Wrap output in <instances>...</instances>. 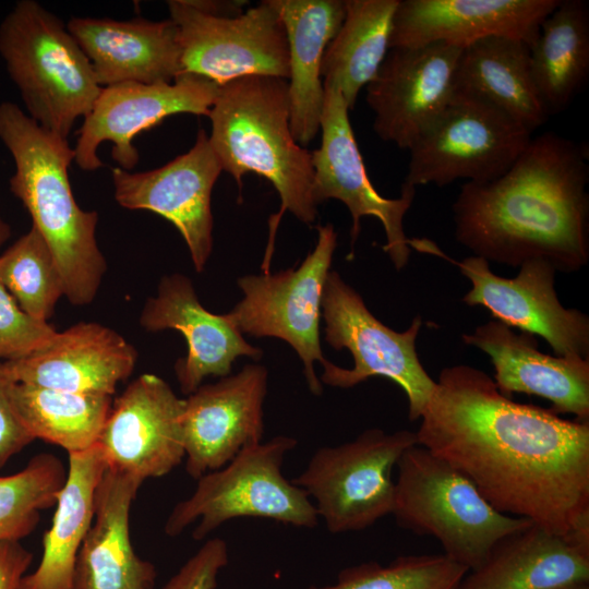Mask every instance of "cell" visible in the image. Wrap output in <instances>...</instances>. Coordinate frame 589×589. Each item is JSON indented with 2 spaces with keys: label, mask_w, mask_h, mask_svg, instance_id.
<instances>
[{
  "label": "cell",
  "mask_w": 589,
  "mask_h": 589,
  "mask_svg": "<svg viewBox=\"0 0 589 589\" xmlns=\"http://www.w3.org/2000/svg\"><path fill=\"white\" fill-rule=\"evenodd\" d=\"M184 399L155 374H142L112 402L98 438L108 468L142 481L171 472L184 459Z\"/></svg>",
  "instance_id": "cell-18"
},
{
  "label": "cell",
  "mask_w": 589,
  "mask_h": 589,
  "mask_svg": "<svg viewBox=\"0 0 589 589\" xmlns=\"http://www.w3.org/2000/svg\"><path fill=\"white\" fill-rule=\"evenodd\" d=\"M396 468L397 524L436 538L444 554L468 570L502 538L533 524L494 508L465 474L419 444L404 452Z\"/></svg>",
  "instance_id": "cell-6"
},
{
  "label": "cell",
  "mask_w": 589,
  "mask_h": 589,
  "mask_svg": "<svg viewBox=\"0 0 589 589\" xmlns=\"http://www.w3.org/2000/svg\"><path fill=\"white\" fill-rule=\"evenodd\" d=\"M468 572L445 554L404 555L346 567L334 584L306 589H457Z\"/></svg>",
  "instance_id": "cell-35"
},
{
  "label": "cell",
  "mask_w": 589,
  "mask_h": 589,
  "mask_svg": "<svg viewBox=\"0 0 589 589\" xmlns=\"http://www.w3.org/2000/svg\"><path fill=\"white\" fill-rule=\"evenodd\" d=\"M588 181L587 146L543 133L500 178L462 184L453 204L455 238L488 262L543 260L556 272H577L589 261Z\"/></svg>",
  "instance_id": "cell-2"
},
{
  "label": "cell",
  "mask_w": 589,
  "mask_h": 589,
  "mask_svg": "<svg viewBox=\"0 0 589 589\" xmlns=\"http://www.w3.org/2000/svg\"><path fill=\"white\" fill-rule=\"evenodd\" d=\"M531 76L550 115L564 110L589 75V8L584 0H561L541 22L529 46Z\"/></svg>",
  "instance_id": "cell-30"
},
{
  "label": "cell",
  "mask_w": 589,
  "mask_h": 589,
  "mask_svg": "<svg viewBox=\"0 0 589 589\" xmlns=\"http://www.w3.org/2000/svg\"><path fill=\"white\" fill-rule=\"evenodd\" d=\"M531 134L495 107L455 94L440 119L408 149L404 183L416 188L458 179L493 181L513 166Z\"/></svg>",
  "instance_id": "cell-11"
},
{
  "label": "cell",
  "mask_w": 589,
  "mask_h": 589,
  "mask_svg": "<svg viewBox=\"0 0 589 589\" xmlns=\"http://www.w3.org/2000/svg\"><path fill=\"white\" fill-rule=\"evenodd\" d=\"M65 478L62 461L49 453L35 455L13 474L0 476V541L29 536L40 512L56 505Z\"/></svg>",
  "instance_id": "cell-34"
},
{
  "label": "cell",
  "mask_w": 589,
  "mask_h": 589,
  "mask_svg": "<svg viewBox=\"0 0 589 589\" xmlns=\"http://www.w3.org/2000/svg\"><path fill=\"white\" fill-rule=\"evenodd\" d=\"M297 444L294 437L274 436L245 447L221 468L200 477L193 493L170 512L165 533L177 537L199 520L192 538L201 541L240 517L314 528L318 516L309 494L281 472L286 455Z\"/></svg>",
  "instance_id": "cell-7"
},
{
  "label": "cell",
  "mask_w": 589,
  "mask_h": 589,
  "mask_svg": "<svg viewBox=\"0 0 589 589\" xmlns=\"http://www.w3.org/2000/svg\"><path fill=\"white\" fill-rule=\"evenodd\" d=\"M208 118L209 143L240 191L242 177L254 172L274 185L281 212L306 225L315 221L312 154L292 135L287 80L249 75L227 82Z\"/></svg>",
  "instance_id": "cell-4"
},
{
  "label": "cell",
  "mask_w": 589,
  "mask_h": 589,
  "mask_svg": "<svg viewBox=\"0 0 589 589\" xmlns=\"http://www.w3.org/2000/svg\"><path fill=\"white\" fill-rule=\"evenodd\" d=\"M0 56L27 115L63 139L103 89L67 24L33 0L19 1L3 19Z\"/></svg>",
  "instance_id": "cell-5"
},
{
  "label": "cell",
  "mask_w": 589,
  "mask_h": 589,
  "mask_svg": "<svg viewBox=\"0 0 589 589\" xmlns=\"http://www.w3.org/2000/svg\"><path fill=\"white\" fill-rule=\"evenodd\" d=\"M316 229L317 243L298 267L240 277L243 298L226 316L241 334L287 341L303 363L310 392L318 396L323 386L314 362L326 360L320 344V321L337 233L332 224Z\"/></svg>",
  "instance_id": "cell-10"
},
{
  "label": "cell",
  "mask_w": 589,
  "mask_h": 589,
  "mask_svg": "<svg viewBox=\"0 0 589 589\" xmlns=\"http://www.w3.org/2000/svg\"><path fill=\"white\" fill-rule=\"evenodd\" d=\"M0 283L26 314L43 322L64 296L55 259L33 226L0 255Z\"/></svg>",
  "instance_id": "cell-33"
},
{
  "label": "cell",
  "mask_w": 589,
  "mask_h": 589,
  "mask_svg": "<svg viewBox=\"0 0 589 589\" xmlns=\"http://www.w3.org/2000/svg\"><path fill=\"white\" fill-rule=\"evenodd\" d=\"M167 3L178 28L182 74L199 75L219 86L249 75L289 80L287 33L272 0L235 17L208 14L190 0Z\"/></svg>",
  "instance_id": "cell-12"
},
{
  "label": "cell",
  "mask_w": 589,
  "mask_h": 589,
  "mask_svg": "<svg viewBox=\"0 0 589 589\" xmlns=\"http://www.w3.org/2000/svg\"><path fill=\"white\" fill-rule=\"evenodd\" d=\"M144 481L105 470L95 500V517L74 563L71 589H153L157 570L140 557L130 537V510Z\"/></svg>",
  "instance_id": "cell-25"
},
{
  "label": "cell",
  "mask_w": 589,
  "mask_h": 589,
  "mask_svg": "<svg viewBox=\"0 0 589 589\" xmlns=\"http://www.w3.org/2000/svg\"><path fill=\"white\" fill-rule=\"evenodd\" d=\"M409 247L446 259L469 279L462 297L469 306H483L498 322L545 339L555 356L589 358V317L577 309H566L557 298L555 268L546 261L530 260L519 266L514 278L494 274L482 257L455 261L429 240L409 239Z\"/></svg>",
  "instance_id": "cell-13"
},
{
  "label": "cell",
  "mask_w": 589,
  "mask_h": 589,
  "mask_svg": "<svg viewBox=\"0 0 589 589\" xmlns=\"http://www.w3.org/2000/svg\"><path fill=\"white\" fill-rule=\"evenodd\" d=\"M135 348L116 330L81 322L27 357L4 361L17 383L111 396L133 372Z\"/></svg>",
  "instance_id": "cell-23"
},
{
  "label": "cell",
  "mask_w": 589,
  "mask_h": 589,
  "mask_svg": "<svg viewBox=\"0 0 589 589\" xmlns=\"http://www.w3.org/2000/svg\"><path fill=\"white\" fill-rule=\"evenodd\" d=\"M416 444V432L368 429L353 441L316 449L291 482L314 500L317 516L330 533L360 531L392 514L393 470Z\"/></svg>",
  "instance_id": "cell-9"
},
{
  "label": "cell",
  "mask_w": 589,
  "mask_h": 589,
  "mask_svg": "<svg viewBox=\"0 0 589 589\" xmlns=\"http://www.w3.org/2000/svg\"><path fill=\"white\" fill-rule=\"evenodd\" d=\"M223 171L205 130L194 145L163 167L132 172L112 169L115 199L128 209H147L169 220L183 237L196 272L213 249L211 196Z\"/></svg>",
  "instance_id": "cell-17"
},
{
  "label": "cell",
  "mask_w": 589,
  "mask_h": 589,
  "mask_svg": "<svg viewBox=\"0 0 589 589\" xmlns=\"http://www.w3.org/2000/svg\"><path fill=\"white\" fill-rule=\"evenodd\" d=\"M454 87L455 94L495 107L530 133L549 118L531 76L529 45L520 38L489 36L465 46Z\"/></svg>",
  "instance_id": "cell-28"
},
{
  "label": "cell",
  "mask_w": 589,
  "mask_h": 589,
  "mask_svg": "<svg viewBox=\"0 0 589 589\" xmlns=\"http://www.w3.org/2000/svg\"><path fill=\"white\" fill-rule=\"evenodd\" d=\"M561 0H399L389 48L447 43L465 47L489 36L529 46Z\"/></svg>",
  "instance_id": "cell-21"
},
{
  "label": "cell",
  "mask_w": 589,
  "mask_h": 589,
  "mask_svg": "<svg viewBox=\"0 0 589 589\" xmlns=\"http://www.w3.org/2000/svg\"><path fill=\"white\" fill-rule=\"evenodd\" d=\"M32 561L33 553L20 541H0V589H20Z\"/></svg>",
  "instance_id": "cell-39"
},
{
  "label": "cell",
  "mask_w": 589,
  "mask_h": 589,
  "mask_svg": "<svg viewBox=\"0 0 589 589\" xmlns=\"http://www.w3.org/2000/svg\"><path fill=\"white\" fill-rule=\"evenodd\" d=\"M107 467L98 444L69 454L65 482L44 533L40 563L23 577L20 589H71L75 558L93 525L96 491Z\"/></svg>",
  "instance_id": "cell-29"
},
{
  "label": "cell",
  "mask_w": 589,
  "mask_h": 589,
  "mask_svg": "<svg viewBox=\"0 0 589 589\" xmlns=\"http://www.w3.org/2000/svg\"><path fill=\"white\" fill-rule=\"evenodd\" d=\"M10 235L9 225L0 217V247L9 239Z\"/></svg>",
  "instance_id": "cell-40"
},
{
  "label": "cell",
  "mask_w": 589,
  "mask_h": 589,
  "mask_svg": "<svg viewBox=\"0 0 589 589\" xmlns=\"http://www.w3.org/2000/svg\"><path fill=\"white\" fill-rule=\"evenodd\" d=\"M219 85L194 74H181L171 83H122L104 87L84 118L74 147V161L85 171L104 164L100 144L112 143L111 155L119 168L131 171L139 161L133 139L177 113L209 116Z\"/></svg>",
  "instance_id": "cell-15"
},
{
  "label": "cell",
  "mask_w": 589,
  "mask_h": 589,
  "mask_svg": "<svg viewBox=\"0 0 589 589\" xmlns=\"http://www.w3.org/2000/svg\"><path fill=\"white\" fill-rule=\"evenodd\" d=\"M15 411L33 436L68 454L97 444L112 406L111 396L73 393L23 383L12 389Z\"/></svg>",
  "instance_id": "cell-32"
},
{
  "label": "cell",
  "mask_w": 589,
  "mask_h": 589,
  "mask_svg": "<svg viewBox=\"0 0 589 589\" xmlns=\"http://www.w3.org/2000/svg\"><path fill=\"white\" fill-rule=\"evenodd\" d=\"M323 88L322 142L317 149L311 152L314 202L318 205L335 199L347 206L352 218L351 255L361 230V218H377L386 236L383 250L395 268L400 271L411 253L404 218L412 205L416 188L402 183L397 199H387L376 191L368 176L341 93L332 85H323Z\"/></svg>",
  "instance_id": "cell-14"
},
{
  "label": "cell",
  "mask_w": 589,
  "mask_h": 589,
  "mask_svg": "<svg viewBox=\"0 0 589 589\" xmlns=\"http://www.w3.org/2000/svg\"><path fill=\"white\" fill-rule=\"evenodd\" d=\"M0 140L15 164L11 192L29 213L74 305L93 302L107 269L96 241L98 214L82 209L72 193L69 166L74 148L43 129L16 104H0Z\"/></svg>",
  "instance_id": "cell-3"
},
{
  "label": "cell",
  "mask_w": 589,
  "mask_h": 589,
  "mask_svg": "<svg viewBox=\"0 0 589 589\" xmlns=\"http://www.w3.org/2000/svg\"><path fill=\"white\" fill-rule=\"evenodd\" d=\"M228 563L227 542L219 537L208 539L170 577L163 589H216L219 574Z\"/></svg>",
  "instance_id": "cell-37"
},
{
  "label": "cell",
  "mask_w": 589,
  "mask_h": 589,
  "mask_svg": "<svg viewBox=\"0 0 589 589\" xmlns=\"http://www.w3.org/2000/svg\"><path fill=\"white\" fill-rule=\"evenodd\" d=\"M589 582V550L534 524L502 538L457 589H557Z\"/></svg>",
  "instance_id": "cell-26"
},
{
  "label": "cell",
  "mask_w": 589,
  "mask_h": 589,
  "mask_svg": "<svg viewBox=\"0 0 589 589\" xmlns=\"http://www.w3.org/2000/svg\"><path fill=\"white\" fill-rule=\"evenodd\" d=\"M420 420L418 444L494 508L589 548V421L516 402L467 364L441 371Z\"/></svg>",
  "instance_id": "cell-1"
},
{
  "label": "cell",
  "mask_w": 589,
  "mask_h": 589,
  "mask_svg": "<svg viewBox=\"0 0 589 589\" xmlns=\"http://www.w3.org/2000/svg\"><path fill=\"white\" fill-rule=\"evenodd\" d=\"M462 48L447 43L389 48L365 86L378 137L409 149L440 119L455 95Z\"/></svg>",
  "instance_id": "cell-16"
},
{
  "label": "cell",
  "mask_w": 589,
  "mask_h": 589,
  "mask_svg": "<svg viewBox=\"0 0 589 589\" xmlns=\"http://www.w3.org/2000/svg\"><path fill=\"white\" fill-rule=\"evenodd\" d=\"M57 330L26 314L0 283V361H13L45 347Z\"/></svg>",
  "instance_id": "cell-36"
},
{
  "label": "cell",
  "mask_w": 589,
  "mask_h": 589,
  "mask_svg": "<svg viewBox=\"0 0 589 589\" xmlns=\"http://www.w3.org/2000/svg\"><path fill=\"white\" fill-rule=\"evenodd\" d=\"M15 383L5 363L0 361V468L34 441L13 405Z\"/></svg>",
  "instance_id": "cell-38"
},
{
  "label": "cell",
  "mask_w": 589,
  "mask_h": 589,
  "mask_svg": "<svg viewBox=\"0 0 589 589\" xmlns=\"http://www.w3.org/2000/svg\"><path fill=\"white\" fill-rule=\"evenodd\" d=\"M65 24L103 88L171 83L182 74L178 28L171 19L72 17Z\"/></svg>",
  "instance_id": "cell-24"
},
{
  "label": "cell",
  "mask_w": 589,
  "mask_h": 589,
  "mask_svg": "<svg viewBox=\"0 0 589 589\" xmlns=\"http://www.w3.org/2000/svg\"><path fill=\"white\" fill-rule=\"evenodd\" d=\"M322 315L326 342L336 350L348 349L353 357L352 369L325 360L322 384L350 388L372 376L386 377L405 392L409 420H419L436 384L416 350L421 316L417 315L405 332L392 329L370 312L361 296L335 271H329L324 285Z\"/></svg>",
  "instance_id": "cell-8"
},
{
  "label": "cell",
  "mask_w": 589,
  "mask_h": 589,
  "mask_svg": "<svg viewBox=\"0 0 589 589\" xmlns=\"http://www.w3.org/2000/svg\"><path fill=\"white\" fill-rule=\"evenodd\" d=\"M284 23L289 47L290 129L308 145L318 133L324 103L321 62L345 19L342 0H272Z\"/></svg>",
  "instance_id": "cell-27"
},
{
  "label": "cell",
  "mask_w": 589,
  "mask_h": 589,
  "mask_svg": "<svg viewBox=\"0 0 589 589\" xmlns=\"http://www.w3.org/2000/svg\"><path fill=\"white\" fill-rule=\"evenodd\" d=\"M148 332L176 329L187 340L188 353L175 364L183 394L190 395L207 376L225 377L238 357L260 360L263 351L250 345L226 314H214L197 299L184 275L164 276L156 297L149 298L140 316Z\"/></svg>",
  "instance_id": "cell-20"
},
{
  "label": "cell",
  "mask_w": 589,
  "mask_h": 589,
  "mask_svg": "<svg viewBox=\"0 0 589 589\" xmlns=\"http://www.w3.org/2000/svg\"><path fill=\"white\" fill-rule=\"evenodd\" d=\"M399 0H345L346 13L322 62L323 85L335 86L349 110L376 75L388 50Z\"/></svg>",
  "instance_id": "cell-31"
},
{
  "label": "cell",
  "mask_w": 589,
  "mask_h": 589,
  "mask_svg": "<svg viewBox=\"0 0 589 589\" xmlns=\"http://www.w3.org/2000/svg\"><path fill=\"white\" fill-rule=\"evenodd\" d=\"M267 370L247 364L233 375L202 384L184 399L181 417L187 473L197 480L261 443Z\"/></svg>",
  "instance_id": "cell-19"
},
{
  "label": "cell",
  "mask_w": 589,
  "mask_h": 589,
  "mask_svg": "<svg viewBox=\"0 0 589 589\" xmlns=\"http://www.w3.org/2000/svg\"><path fill=\"white\" fill-rule=\"evenodd\" d=\"M461 340L490 357L493 381L503 395H536L551 401L557 414L589 421V358L543 353L534 335L517 334L496 320L462 334Z\"/></svg>",
  "instance_id": "cell-22"
},
{
  "label": "cell",
  "mask_w": 589,
  "mask_h": 589,
  "mask_svg": "<svg viewBox=\"0 0 589 589\" xmlns=\"http://www.w3.org/2000/svg\"><path fill=\"white\" fill-rule=\"evenodd\" d=\"M557 589H589V582H573L563 587H560Z\"/></svg>",
  "instance_id": "cell-41"
}]
</instances>
